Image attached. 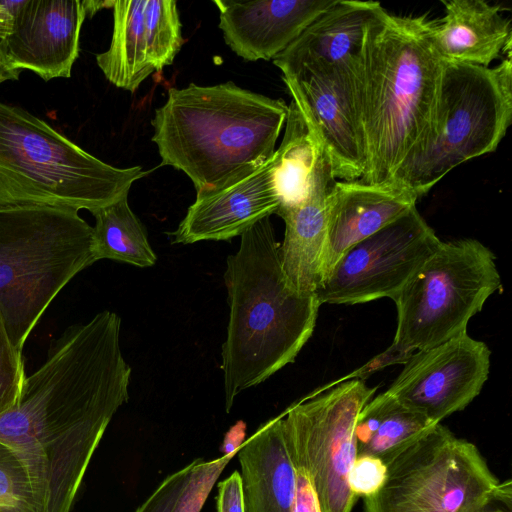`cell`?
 <instances>
[{"label": "cell", "mask_w": 512, "mask_h": 512, "mask_svg": "<svg viewBox=\"0 0 512 512\" xmlns=\"http://www.w3.org/2000/svg\"><path fill=\"white\" fill-rule=\"evenodd\" d=\"M427 15L383 7L368 26L356 72L367 167L360 182L390 185L433 118L443 61Z\"/></svg>", "instance_id": "1"}, {"label": "cell", "mask_w": 512, "mask_h": 512, "mask_svg": "<svg viewBox=\"0 0 512 512\" xmlns=\"http://www.w3.org/2000/svg\"><path fill=\"white\" fill-rule=\"evenodd\" d=\"M279 245L265 217L241 234L238 251L227 258L230 312L221 352L227 413L242 391L293 363L316 325L321 303L290 287Z\"/></svg>", "instance_id": "2"}, {"label": "cell", "mask_w": 512, "mask_h": 512, "mask_svg": "<svg viewBox=\"0 0 512 512\" xmlns=\"http://www.w3.org/2000/svg\"><path fill=\"white\" fill-rule=\"evenodd\" d=\"M288 104L231 81L169 88L155 110L152 141L161 165L183 171L196 195L221 189L275 152Z\"/></svg>", "instance_id": "3"}, {"label": "cell", "mask_w": 512, "mask_h": 512, "mask_svg": "<svg viewBox=\"0 0 512 512\" xmlns=\"http://www.w3.org/2000/svg\"><path fill=\"white\" fill-rule=\"evenodd\" d=\"M147 173L109 165L27 110L0 101V207L93 213L127 197Z\"/></svg>", "instance_id": "4"}, {"label": "cell", "mask_w": 512, "mask_h": 512, "mask_svg": "<svg viewBox=\"0 0 512 512\" xmlns=\"http://www.w3.org/2000/svg\"><path fill=\"white\" fill-rule=\"evenodd\" d=\"M94 262L93 227L77 210L0 207V312L16 348L22 351L58 293Z\"/></svg>", "instance_id": "5"}, {"label": "cell", "mask_w": 512, "mask_h": 512, "mask_svg": "<svg viewBox=\"0 0 512 512\" xmlns=\"http://www.w3.org/2000/svg\"><path fill=\"white\" fill-rule=\"evenodd\" d=\"M511 58L494 67L443 62L429 129L390 184L419 199L452 169L497 149L512 121Z\"/></svg>", "instance_id": "6"}, {"label": "cell", "mask_w": 512, "mask_h": 512, "mask_svg": "<svg viewBox=\"0 0 512 512\" xmlns=\"http://www.w3.org/2000/svg\"><path fill=\"white\" fill-rule=\"evenodd\" d=\"M382 488L363 512H512L511 481L478 447L438 423L388 462Z\"/></svg>", "instance_id": "7"}, {"label": "cell", "mask_w": 512, "mask_h": 512, "mask_svg": "<svg viewBox=\"0 0 512 512\" xmlns=\"http://www.w3.org/2000/svg\"><path fill=\"white\" fill-rule=\"evenodd\" d=\"M502 289L495 255L472 238L441 242L398 295L390 347L410 356L467 333L469 320Z\"/></svg>", "instance_id": "8"}, {"label": "cell", "mask_w": 512, "mask_h": 512, "mask_svg": "<svg viewBox=\"0 0 512 512\" xmlns=\"http://www.w3.org/2000/svg\"><path fill=\"white\" fill-rule=\"evenodd\" d=\"M376 389L359 379L341 381L282 413L292 463L309 473L322 512H352L358 499L347 480L357 457L355 426Z\"/></svg>", "instance_id": "9"}, {"label": "cell", "mask_w": 512, "mask_h": 512, "mask_svg": "<svg viewBox=\"0 0 512 512\" xmlns=\"http://www.w3.org/2000/svg\"><path fill=\"white\" fill-rule=\"evenodd\" d=\"M441 240L417 207L350 247L334 264L316 296L322 304L392 300L439 247Z\"/></svg>", "instance_id": "10"}, {"label": "cell", "mask_w": 512, "mask_h": 512, "mask_svg": "<svg viewBox=\"0 0 512 512\" xmlns=\"http://www.w3.org/2000/svg\"><path fill=\"white\" fill-rule=\"evenodd\" d=\"M359 66V64H358ZM356 67H302L282 79L307 125L330 159L337 180L356 181L367 167Z\"/></svg>", "instance_id": "11"}, {"label": "cell", "mask_w": 512, "mask_h": 512, "mask_svg": "<svg viewBox=\"0 0 512 512\" xmlns=\"http://www.w3.org/2000/svg\"><path fill=\"white\" fill-rule=\"evenodd\" d=\"M491 351L463 333L412 353L386 390L402 405L433 423L464 410L489 376Z\"/></svg>", "instance_id": "12"}, {"label": "cell", "mask_w": 512, "mask_h": 512, "mask_svg": "<svg viewBox=\"0 0 512 512\" xmlns=\"http://www.w3.org/2000/svg\"><path fill=\"white\" fill-rule=\"evenodd\" d=\"M114 1L23 0L12 14L10 32L0 39V68L18 79L28 69L44 81L69 78L79 55L87 16Z\"/></svg>", "instance_id": "13"}, {"label": "cell", "mask_w": 512, "mask_h": 512, "mask_svg": "<svg viewBox=\"0 0 512 512\" xmlns=\"http://www.w3.org/2000/svg\"><path fill=\"white\" fill-rule=\"evenodd\" d=\"M276 155L227 186L196 195L177 229L173 244L229 240L259 220L276 214L281 201L276 183Z\"/></svg>", "instance_id": "14"}, {"label": "cell", "mask_w": 512, "mask_h": 512, "mask_svg": "<svg viewBox=\"0 0 512 512\" xmlns=\"http://www.w3.org/2000/svg\"><path fill=\"white\" fill-rule=\"evenodd\" d=\"M335 0H215L225 43L248 61L274 59Z\"/></svg>", "instance_id": "15"}, {"label": "cell", "mask_w": 512, "mask_h": 512, "mask_svg": "<svg viewBox=\"0 0 512 512\" xmlns=\"http://www.w3.org/2000/svg\"><path fill=\"white\" fill-rule=\"evenodd\" d=\"M308 189L294 207L282 212L285 233L279 245L282 271L300 294H316L323 280L328 232V197L337 181L330 159L317 142Z\"/></svg>", "instance_id": "16"}, {"label": "cell", "mask_w": 512, "mask_h": 512, "mask_svg": "<svg viewBox=\"0 0 512 512\" xmlns=\"http://www.w3.org/2000/svg\"><path fill=\"white\" fill-rule=\"evenodd\" d=\"M417 200L412 192L393 184L374 186L359 180H337L328 197L323 280L350 247L405 214Z\"/></svg>", "instance_id": "17"}, {"label": "cell", "mask_w": 512, "mask_h": 512, "mask_svg": "<svg viewBox=\"0 0 512 512\" xmlns=\"http://www.w3.org/2000/svg\"><path fill=\"white\" fill-rule=\"evenodd\" d=\"M383 6L376 1L335 0L273 59L281 72L302 67L360 63L368 26Z\"/></svg>", "instance_id": "18"}, {"label": "cell", "mask_w": 512, "mask_h": 512, "mask_svg": "<svg viewBox=\"0 0 512 512\" xmlns=\"http://www.w3.org/2000/svg\"><path fill=\"white\" fill-rule=\"evenodd\" d=\"M441 3L444 15L435 20L432 37L443 62L490 67L512 50L510 19L500 7L483 0H450Z\"/></svg>", "instance_id": "19"}, {"label": "cell", "mask_w": 512, "mask_h": 512, "mask_svg": "<svg viewBox=\"0 0 512 512\" xmlns=\"http://www.w3.org/2000/svg\"><path fill=\"white\" fill-rule=\"evenodd\" d=\"M246 512H292L295 472L282 414L262 424L237 452Z\"/></svg>", "instance_id": "20"}, {"label": "cell", "mask_w": 512, "mask_h": 512, "mask_svg": "<svg viewBox=\"0 0 512 512\" xmlns=\"http://www.w3.org/2000/svg\"><path fill=\"white\" fill-rule=\"evenodd\" d=\"M146 0H120L113 4L111 43L96 62L109 82L135 92L153 73L144 32Z\"/></svg>", "instance_id": "21"}, {"label": "cell", "mask_w": 512, "mask_h": 512, "mask_svg": "<svg viewBox=\"0 0 512 512\" xmlns=\"http://www.w3.org/2000/svg\"><path fill=\"white\" fill-rule=\"evenodd\" d=\"M96 261L110 259L137 267L156 263L147 232L128 204V196L92 213Z\"/></svg>", "instance_id": "22"}, {"label": "cell", "mask_w": 512, "mask_h": 512, "mask_svg": "<svg viewBox=\"0 0 512 512\" xmlns=\"http://www.w3.org/2000/svg\"><path fill=\"white\" fill-rule=\"evenodd\" d=\"M317 141L296 103L291 99L285 131L276 155V183L281 201L277 215L297 205L305 196L317 153Z\"/></svg>", "instance_id": "23"}, {"label": "cell", "mask_w": 512, "mask_h": 512, "mask_svg": "<svg viewBox=\"0 0 512 512\" xmlns=\"http://www.w3.org/2000/svg\"><path fill=\"white\" fill-rule=\"evenodd\" d=\"M377 396L380 402L379 424L369 442L357 451V456L372 455L386 464L436 423L405 407L387 391Z\"/></svg>", "instance_id": "24"}, {"label": "cell", "mask_w": 512, "mask_h": 512, "mask_svg": "<svg viewBox=\"0 0 512 512\" xmlns=\"http://www.w3.org/2000/svg\"><path fill=\"white\" fill-rule=\"evenodd\" d=\"M144 32L148 58L154 71L172 65L185 39L174 0H146Z\"/></svg>", "instance_id": "25"}, {"label": "cell", "mask_w": 512, "mask_h": 512, "mask_svg": "<svg viewBox=\"0 0 512 512\" xmlns=\"http://www.w3.org/2000/svg\"><path fill=\"white\" fill-rule=\"evenodd\" d=\"M235 456L229 454L210 461L202 458L192 461L187 480L171 512H201L214 484Z\"/></svg>", "instance_id": "26"}, {"label": "cell", "mask_w": 512, "mask_h": 512, "mask_svg": "<svg viewBox=\"0 0 512 512\" xmlns=\"http://www.w3.org/2000/svg\"><path fill=\"white\" fill-rule=\"evenodd\" d=\"M0 505L7 512H36L27 472L16 455L0 444Z\"/></svg>", "instance_id": "27"}, {"label": "cell", "mask_w": 512, "mask_h": 512, "mask_svg": "<svg viewBox=\"0 0 512 512\" xmlns=\"http://www.w3.org/2000/svg\"><path fill=\"white\" fill-rule=\"evenodd\" d=\"M26 377L22 351L11 342L0 312V415L18 402Z\"/></svg>", "instance_id": "28"}, {"label": "cell", "mask_w": 512, "mask_h": 512, "mask_svg": "<svg viewBox=\"0 0 512 512\" xmlns=\"http://www.w3.org/2000/svg\"><path fill=\"white\" fill-rule=\"evenodd\" d=\"M387 475L386 464L372 455H358L348 472V485L357 497L375 495L385 483Z\"/></svg>", "instance_id": "29"}, {"label": "cell", "mask_w": 512, "mask_h": 512, "mask_svg": "<svg viewBox=\"0 0 512 512\" xmlns=\"http://www.w3.org/2000/svg\"><path fill=\"white\" fill-rule=\"evenodd\" d=\"M191 463L168 475L134 512H171L187 480Z\"/></svg>", "instance_id": "30"}, {"label": "cell", "mask_w": 512, "mask_h": 512, "mask_svg": "<svg viewBox=\"0 0 512 512\" xmlns=\"http://www.w3.org/2000/svg\"><path fill=\"white\" fill-rule=\"evenodd\" d=\"M295 491L292 512H322L313 481L307 470L293 464Z\"/></svg>", "instance_id": "31"}, {"label": "cell", "mask_w": 512, "mask_h": 512, "mask_svg": "<svg viewBox=\"0 0 512 512\" xmlns=\"http://www.w3.org/2000/svg\"><path fill=\"white\" fill-rule=\"evenodd\" d=\"M217 512H246L241 475L234 471L217 485Z\"/></svg>", "instance_id": "32"}, {"label": "cell", "mask_w": 512, "mask_h": 512, "mask_svg": "<svg viewBox=\"0 0 512 512\" xmlns=\"http://www.w3.org/2000/svg\"><path fill=\"white\" fill-rule=\"evenodd\" d=\"M246 423L242 420L236 422L226 432L221 445L222 455L237 454L245 442Z\"/></svg>", "instance_id": "33"}, {"label": "cell", "mask_w": 512, "mask_h": 512, "mask_svg": "<svg viewBox=\"0 0 512 512\" xmlns=\"http://www.w3.org/2000/svg\"><path fill=\"white\" fill-rule=\"evenodd\" d=\"M12 26V14L7 9L5 2L0 1V39L5 37L11 29ZM0 76H6L9 79L17 80L15 76L10 73L5 72L0 68Z\"/></svg>", "instance_id": "34"}, {"label": "cell", "mask_w": 512, "mask_h": 512, "mask_svg": "<svg viewBox=\"0 0 512 512\" xmlns=\"http://www.w3.org/2000/svg\"><path fill=\"white\" fill-rule=\"evenodd\" d=\"M9 78L6 77V76H0V83L5 81V80H8Z\"/></svg>", "instance_id": "35"}, {"label": "cell", "mask_w": 512, "mask_h": 512, "mask_svg": "<svg viewBox=\"0 0 512 512\" xmlns=\"http://www.w3.org/2000/svg\"><path fill=\"white\" fill-rule=\"evenodd\" d=\"M0 512H7V511L0 505Z\"/></svg>", "instance_id": "36"}]
</instances>
